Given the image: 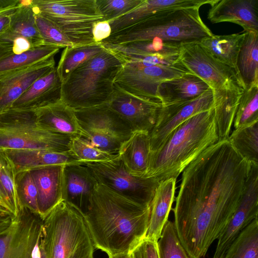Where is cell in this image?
Masks as SVG:
<instances>
[{
	"label": "cell",
	"mask_w": 258,
	"mask_h": 258,
	"mask_svg": "<svg viewBox=\"0 0 258 258\" xmlns=\"http://www.w3.org/2000/svg\"><path fill=\"white\" fill-rule=\"evenodd\" d=\"M157 244L160 258H191L181 243L171 221L165 223Z\"/></svg>",
	"instance_id": "f35d334b"
},
{
	"label": "cell",
	"mask_w": 258,
	"mask_h": 258,
	"mask_svg": "<svg viewBox=\"0 0 258 258\" xmlns=\"http://www.w3.org/2000/svg\"><path fill=\"white\" fill-rule=\"evenodd\" d=\"M244 33L212 36L201 41V45L215 58L235 70Z\"/></svg>",
	"instance_id": "1f68e13d"
},
{
	"label": "cell",
	"mask_w": 258,
	"mask_h": 258,
	"mask_svg": "<svg viewBox=\"0 0 258 258\" xmlns=\"http://www.w3.org/2000/svg\"><path fill=\"white\" fill-rule=\"evenodd\" d=\"M150 205L98 183L84 213L95 248L108 255L128 253L146 237Z\"/></svg>",
	"instance_id": "7a4b0ae2"
},
{
	"label": "cell",
	"mask_w": 258,
	"mask_h": 258,
	"mask_svg": "<svg viewBox=\"0 0 258 258\" xmlns=\"http://www.w3.org/2000/svg\"><path fill=\"white\" fill-rule=\"evenodd\" d=\"M40 240L46 258H94L95 247L84 213L67 201L43 220Z\"/></svg>",
	"instance_id": "8992f818"
},
{
	"label": "cell",
	"mask_w": 258,
	"mask_h": 258,
	"mask_svg": "<svg viewBox=\"0 0 258 258\" xmlns=\"http://www.w3.org/2000/svg\"><path fill=\"white\" fill-rule=\"evenodd\" d=\"M14 216L11 215L0 216V235L5 232L11 225Z\"/></svg>",
	"instance_id": "c3c4849f"
},
{
	"label": "cell",
	"mask_w": 258,
	"mask_h": 258,
	"mask_svg": "<svg viewBox=\"0 0 258 258\" xmlns=\"http://www.w3.org/2000/svg\"><path fill=\"white\" fill-rule=\"evenodd\" d=\"M212 2L213 0H143L134 10L109 22L111 34L160 12L178 9H200L202 6L210 5Z\"/></svg>",
	"instance_id": "4316f807"
},
{
	"label": "cell",
	"mask_w": 258,
	"mask_h": 258,
	"mask_svg": "<svg viewBox=\"0 0 258 258\" xmlns=\"http://www.w3.org/2000/svg\"><path fill=\"white\" fill-rule=\"evenodd\" d=\"M150 151L149 133L136 131L121 144L118 155L131 174L145 177L148 169Z\"/></svg>",
	"instance_id": "f546056e"
},
{
	"label": "cell",
	"mask_w": 258,
	"mask_h": 258,
	"mask_svg": "<svg viewBox=\"0 0 258 258\" xmlns=\"http://www.w3.org/2000/svg\"><path fill=\"white\" fill-rule=\"evenodd\" d=\"M61 48L43 44L20 54H12L0 60V74L23 69L54 56Z\"/></svg>",
	"instance_id": "e575fe53"
},
{
	"label": "cell",
	"mask_w": 258,
	"mask_h": 258,
	"mask_svg": "<svg viewBox=\"0 0 258 258\" xmlns=\"http://www.w3.org/2000/svg\"><path fill=\"white\" fill-rule=\"evenodd\" d=\"M17 172L12 160L0 148V196L14 217L19 211L16 191Z\"/></svg>",
	"instance_id": "836d02e7"
},
{
	"label": "cell",
	"mask_w": 258,
	"mask_h": 258,
	"mask_svg": "<svg viewBox=\"0 0 258 258\" xmlns=\"http://www.w3.org/2000/svg\"><path fill=\"white\" fill-rule=\"evenodd\" d=\"M123 64L117 54L105 48L77 68L62 83L61 100L74 110L107 103Z\"/></svg>",
	"instance_id": "5b68a950"
},
{
	"label": "cell",
	"mask_w": 258,
	"mask_h": 258,
	"mask_svg": "<svg viewBox=\"0 0 258 258\" xmlns=\"http://www.w3.org/2000/svg\"><path fill=\"white\" fill-rule=\"evenodd\" d=\"M34 12L56 25L74 46L96 43L94 25L104 21L96 0H31Z\"/></svg>",
	"instance_id": "ba28073f"
},
{
	"label": "cell",
	"mask_w": 258,
	"mask_h": 258,
	"mask_svg": "<svg viewBox=\"0 0 258 258\" xmlns=\"http://www.w3.org/2000/svg\"><path fill=\"white\" fill-rule=\"evenodd\" d=\"M208 19L213 24L231 22L245 31L258 32V0H213Z\"/></svg>",
	"instance_id": "d6986e66"
},
{
	"label": "cell",
	"mask_w": 258,
	"mask_h": 258,
	"mask_svg": "<svg viewBox=\"0 0 258 258\" xmlns=\"http://www.w3.org/2000/svg\"><path fill=\"white\" fill-rule=\"evenodd\" d=\"M65 166H46L29 170L37 188L39 215L43 220L54 207L64 201Z\"/></svg>",
	"instance_id": "ac0fdd59"
},
{
	"label": "cell",
	"mask_w": 258,
	"mask_h": 258,
	"mask_svg": "<svg viewBox=\"0 0 258 258\" xmlns=\"http://www.w3.org/2000/svg\"><path fill=\"white\" fill-rule=\"evenodd\" d=\"M32 111L38 124L47 130L70 137H87L74 110L61 100Z\"/></svg>",
	"instance_id": "7402d4cb"
},
{
	"label": "cell",
	"mask_w": 258,
	"mask_h": 258,
	"mask_svg": "<svg viewBox=\"0 0 258 258\" xmlns=\"http://www.w3.org/2000/svg\"><path fill=\"white\" fill-rule=\"evenodd\" d=\"M130 258H160L157 242L145 238L128 252Z\"/></svg>",
	"instance_id": "f6af8a7d"
},
{
	"label": "cell",
	"mask_w": 258,
	"mask_h": 258,
	"mask_svg": "<svg viewBox=\"0 0 258 258\" xmlns=\"http://www.w3.org/2000/svg\"><path fill=\"white\" fill-rule=\"evenodd\" d=\"M34 14L36 25L44 44L61 48L74 46L53 22L38 13Z\"/></svg>",
	"instance_id": "b9f144b4"
},
{
	"label": "cell",
	"mask_w": 258,
	"mask_h": 258,
	"mask_svg": "<svg viewBox=\"0 0 258 258\" xmlns=\"http://www.w3.org/2000/svg\"><path fill=\"white\" fill-rule=\"evenodd\" d=\"M20 0H0V36L9 28L11 17L17 9Z\"/></svg>",
	"instance_id": "bcb514c9"
},
{
	"label": "cell",
	"mask_w": 258,
	"mask_h": 258,
	"mask_svg": "<svg viewBox=\"0 0 258 258\" xmlns=\"http://www.w3.org/2000/svg\"><path fill=\"white\" fill-rule=\"evenodd\" d=\"M189 73L180 61L172 65L151 67L124 63L114 84L132 94L158 99L157 89L161 83Z\"/></svg>",
	"instance_id": "30bf717a"
},
{
	"label": "cell",
	"mask_w": 258,
	"mask_h": 258,
	"mask_svg": "<svg viewBox=\"0 0 258 258\" xmlns=\"http://www.w3.org/2000/svg\"><path fill=\"white\" fill-rule=\"evenodd\" d=\"M17 38L27 39L33 47L44 44L36 25L31 0L19 1L9 28L0 36V44L12 47V42Z\"/></svg>",
	"instance_id": "d4e9b609"
},
{
	"label": "cell",
	"mask_w": 258,
	"mask_h": 258,
	"mask_svg": "<svg viewBox=\"0 0 258 258\" xmlns=\"http://www.w3.org/2000/svg\"><path fill=\"white\" fill-rule=\"evenodd\" d=\"M105 48L117 54L124 63L148 66L161 58L179 61L180 46L157 40L137 41L122 45L101 42Z\"/></svg>",
	"instance_id": "e0dca14e"
},
{
	"label": "cell",
	"mask_w": 258,
	"mask_h": 258,
	"mask_svg": "<svg viewBox=\"0 0 258 258\" xmlns=\"http://www.w3.org/2000/svg\"><path fill=\"white\" fill-rule=\"evenodd\" d=\"M0 203L3 206V207L6 209L8 211H9L7 206L6 205V204H5V203L3 202L2 199L1 198V196H0ZM10 212V211H9Z\"/></svg>",
	"instance_id": "f5cc1de1"
},
{
	"label": "cell",
	"mask_w": 258,
	"mask_h": 258,
	"mask_svg": "<svg viewBox=\"0 0 258 258\" xmlns=\"http://www.w3.org/2000/svg\"><path fill=\"white\" fill-rule=\"evenodd\" d=\"M222 258H258L257 218L241 232Z\"/></svg>",
	"instance_id": "8d00e7d4"
},
{
	"label": "cell",
	"mask_w": 258,
	"mask_h": 258,
	"mask_svg": "<svg viewBox=\"0 0 258 258\" xmlns=\"http://www.w3.org/2000/svg\"><path fill=\"white\" fill-rule=\"evenodd\" d=\"M258 122V86L244 90L233 123L235 129Z\"/></svg>",
	"instance_id": "74e56055"
},
{
	"label": "cell",
	"mask_w": 258,
	"mask_h": 258,
	"mask_svg": "<svg viewBox=\"0 0 258 258\" xmlns=\"http://www.w3.org/2000/svg\"><path fill=\"white\" fill-rule=\"evenodd\" d=\"M82 164L90 169L98 183L146 205H150L159 183L153 177H139L131 174L118 155L108 161Z\"/></svg>",
	"instance_id": "9c48e42d"
},
{
	"label": "cell",
	"mask_w": 258,
	"mask_h": 258,
	"mask_svg": "<svg viewBox=\"0 0 258 258\" xmlns=\"http://www.w3.org/2000/svg\"><path fill=\"white\" fill-rule=\"evenodd\" d=\"M47 130L36 122L32 110L11 109L0 114V148L70 151L71 138Z\"/></svg>",
	"instance_id": "52a82bcc"
},
{
	"label": "cell",
	"mask_w": 258,
	"mask_h": 258,
	"mask_svg": "<svg viewBox=\"0 0 258 258\" xmlns=\"http://www.w3.org/2000/svg\"><path fill=\"white\" fill-rule=\"evenodd\" d=\"M235 71L244 90L258 86V32L244 33Z\"/></svg>",
	"instance_id": "4dcf8cb0"
},
{
	"label": "cell",
	"mask_w": 258,
	"mask_h": 258,
	"mask_svg": "<svg viewBox=\"0 0 258 258\" xmlns=\"http://www.w3.org/2000/svg\"><path fill=\"white\" fill-rule=\"evenodd\" d=\"M143 0H96L99 12L104 20L108 22L134 10Z\"/></svg>",
	"instance_id": "7bdbcfd3"
},
{
	"label": "cell",
	"mask_w": 258,
	"mask_h": 258,
	"mask_svg": "<svg viewBox=\"0 0 258 258\" xmlns=\"http://www.w3.org/2000/svg\"><path fill=\"white\" fill-rule=\"evenodd\" d=\"M108 258H130L128 253L108 255Z\"/></svg>",
	"instance_id": "f907efd6"
},
{
	"label": "cell",
	"mask_w": 258,
	"mask_h": 258,
	"mask_svg": "<svg viewBox=\"0 0 258 258\" xmlns=\"http://www.w3.org/2000/svg\"><path fill=\"white\" fill-rule=\"evenodd\" d=\"M111 28L109 23L101 21L96 23L92 29V35L94 41L99 43L108 38L111 34Z\"/></svg>",
	"instance_id": "7dc6e473"
},
{
	"label": "cell",
	"mask_w": 258,
	"mask_h": 258,
	"mask_svg": "<svg viewBox=\"0 0 258 258\" xmlns=\"http://www.w3.org/2000/svg\"><path fill=\"white\" fill-rule=\"evenodd\" d=\"M12 54H13L12 47L0 44V60Z\"/></svg>",
	"instance_id": "681fc988"
},
{
	"label": "cell",
	"mask_w": 258,
	"mask_h": 258,
	"mask_svg": "<svg viewBox=\"0 0 258 258\" xmlns=\"http://www.w3.org/2000/svg\"><path fill=\"white\" fill-rule=\"evenodd\" d=\"M4 150L13 162L17 173L46 166L82 164L71 150Z\"/></svg>",
	"instance_id": "83f0119b"
},
{
	"label": "cell",
	"mask_w": 258,
	"mask_h": 258,
	"mask_svg": "<svg viewBox=\"0 0 258 258\" xmlns=\"http://www.w3.org/2000/svg\"><path fill=\"white\" fill-rule=\"evenodd\" d=\"M251 163L228 140L207 148L182 172L173 222L191 258H204L235 211Z\"/></svg>",
	"instance_id": "6da1fadb"
},
{
	"label": "cell",
	"mask_w": 258,
	"mask_h": 258,
	"mask_svg": "<svg viewBox=\"0 0 258 258\" xmlns=\"http://www.w3.org/2000/svg\"><path fill=\"white\" fill-rule=\"evenodd\" d=\"M109 107L130 127L133 132L150 133L162 108L160 101L130 93L114 84Z\"/></svg>",
	"instance_id": "7c38bea8"
},
{
	"label": "cell",
	"mask_w": 258,
	"mask_h": 258,
	"mask_svg": "<svg viewBox=\"0 0 258 258\" xmlns=\"http://www.w3.org/2000/svg\"><path fill=\"white\" fill-rule=\"evenodd\" d=\"M85 139L94 146L106 152L118 153L122 142L116 137L101 131L86 130Z\"/></svg>",
	"instance_id": "ee69618b"
},
{
	"label": "cell",
	"mask_w": 258,
	"mask_h": 258,
	"mask_svg": "<svg viewBox=\"0 0 258 258\" xmlns=\"http://www.w3.org/2000/svg\"><path fill=\"white\" fill-rule=\"evenodd\" d=\"M213 107V94L210 88L199 97L184 102L162 106L150 135V152L155 151L178 125L192 116Z\"/></svg>",
	"instance_id": "9a60e30c"
},
{
	"label": "cell",
	"mask_w": 258,
	"mask_h": 258,
	"mask_svg": "<svg viewBox=\"0 0 258 258\" xmlns=\"http://www.w3.org/2000/svg\"><path fill=\"white\" fill-rule=\"evenodd\" d=\"M258 215V164L250 173L238 205L217 240L213 258H222L230 244Z\"/></svg>",
	"instance_id": "4fadbf2b"
},
{
	"label": "cell",
	"mask_w": 258,
	"mask_h": 258,
	"mask_svg": "<svg viewBox=\"0 0 258 258\" xmlns=\"http://www.w3.org/2000/svg\"><path fill=\"white\" fill-rule=\"evenodd\" d=\"M54 57L0 74V114L11 109L14 103L36 80L55 67Z\"/></svg>",
	"instance_id": "2e32d148"
},
{
	"label": "cell",
	"mask_w": 258,
	"mask_h": 258,
	"mask_svg": "<svg viewBox=\"0 0 258 258\" xmlns=\"http://www.w3.org/2000/svg\"><path fill=\"white\" fill-rule=\"evenodd\" d=\"M12 215L8 211H7L3 208H0V216H3V215Z\"/></svg>",
	"instance_id": "816d5d0a"
},
{
	"label": "cell",
	"mask_w": 258,
	"mask_h": 258,
	"mask_svg": "<svg viewBox=\"0 0 258 258\" xmlns=\"http://www.w3.org/2000/svg\"><path fill=\"white\" fill-rule=\"evenodd\" d=\"M218 142L213 107L199 112L178 125L163 144L150 152L145 177L159 182L176 178L207 148Z\"/></svg>",
	"instance_id": "3957f363"
},
{
	"label": "cell",
	"mask_w": 258,
	"mask_h": 258,
	"mask_svg": "<svg viewBox=\"0 0 258 258\" xmlns=\"http://www.w3.org/2000/svg\"><path fill=\"white\" fill-rule=\"evenodd\" d=\"M62 83L56 67L36 80L14 103L11 109L35 110L61 100Z\"/></svg>",
	"instance_id": "603a6c76"
},
{
	"label": "cell",
	"mask_w": 258,
	"mask_h": 258,
	"mask_svg": "<svg viewBox=\"0 0 258 258\" xmlns=\"http://www.w3.org/2000/svg\"><path fill=\"white\" fill-rule=\"evenodd\" d=\"M210 87L201 79L191 73L161 83L157 89V98L162 106L194 100Z\"/></svg>",
	"instance_id": "484cf974"
},
{
	"label": "cell",
	"mask_w": 258,
	"mask_h": 258,
	"mask_svg": "<svg viewBox=\"0 0 258 258\" xmlns=\"http://www.w3.org/2000/svg\"><path fill=\"white\" fill-rule=\"evenodd\" d=\"M212 91L218 141L228 140L244 89L238 78H236Z\"/></svg>",
	"instance_id": "ffe728a7"
},
{
	"label": "cell",
	"mask_w": 258,
	"mask_h": 258,
	"mask_svg": "<svg viewBox=\"0 0 258 258\" xmlns=\"http://www.w3.org/2000/svg\"><path fill=\"white\" fill-rule=\"evenodd\" d=\"M74 111L84 131L90 129L106 133L116 137L122 143L133 133L128 124L107 103Z\"/></svg>",
	"instance_id": "44dd1931"
},
{
	"label": "cell",
	"mask_w": 258,
	"mask_h": 258,
	"mask_svg": "<svg viewBox=\"0 0 258 258\" xmlns=\"http://www.w3.org/2000/svg\"><path fill=\"white\" fill-rule=\"evenodd\" d=\"M70 149L82 164L108 161L113 159L118 155V153L102 150L80 137L71 138Z\"/></svg>",
	"instance_id": "60d3db41"
},
{
	"label": "cell",
	"mask_w": 258,
	"mask_h": 258,
	"mask_svg": "<svg viewBox=\"0 0 258 258\" xmlns=\"http://www.w3.org/2000/svg\"><path fill=\"white\" fill-rule=\"evenodd\" d=\"M178 59L191 73L206 83L212 90L238 78L234 69L213 57L200 42L181 45Z\"/></svg>",
	"instance_id": "5bb4252c"
},
{
	"label": "cell",
	"mask_w": 258,
	"mask_h": 258,
	"mask_svg": "<svg viewBox=\"0 0 258 258\" xmlns=\"http://www.w3.org/2000/svg\"><path fill=\"white\" fill-rule=\"evenodd\" d=\"M176 179L171 178L159 182L150 203V213L146 238L157 242L168 220L175 201Z\"/></svg>",
	"instance_id": "f1b7e54d"
},
{
	"label": "cell",
	"mask_w": 258,
	"mask_h": 258,
	"mask_svg": "<svg viewBox=\"0 0 258 258\" xmlns=\"http://www.w3.org/2000/svg\"><path fill=\"white\" fill-rule=\"evenodd\" d=\"M105 49L100 42L64 48L56 67L61 83L64 82L77 68Z\"/></svg>",
	"instance_id": "d6a6232c"
},
{
	"label": "cell",
	"mask_w": 258,
	"mask_h": 258,
	"mask_svg": "<svg viewBox=\"0 0 258 258\" xmlns=\"http://www.w3.org/2000/svg\"><path fill=\"white\" fill-rule=\"evenodd\" d=\"M16 185L19 209L27 208L39 215L37 190L30 171L17 173Z\"/></svg>",
	"instance_id": "ab89813d"
},
{
	"label": "cell",
	"mask_w": 258,
	"mask_h": 258,
	"mask_svg": "<svg viewBox=\"0 0 258 258\" xmlns=\"http://www.w3.org/2000/svg\"><path fill=\"white\" fill-rule=\"evenodd\" d=\"M228 140L242 158L258 164V122L234 129Z\"/></svg>",
	"instance_id": "d590c367"
},
{
	"label": "cell",
	"mask_w": 258,
	"mask_h": 258,
	"mask_svg": "<svg viewBox=\"0 0 258 258\" xmlns=\"http://www.w3.org/2000/svg\"><path fill=\"white\" fill-rule=\"evenodd\" d=\"M42 224L38 214L20 208L9 228L0 235V258H32L41 236Z\"/></svg>",
	"instance_id": "8fae6325"
},
{
	"label": "cell",
	"mask_w": 258,
	"mask_h": 258,
	"mask_svg": "<svg viewBox=\"0 0 258 258\" xmlns=\"http://www.w3.org/2000/svg\"><path fill=\"white\" fill-rule=\"evenodd\" d=\"M0 208H3V209H5V210H7L6 209H5V208L3 207V206L1 203H0ZM7 211H8V210H7Z\"/></svg>",
	"instance_id": "db71d44e"
},
{
	"label": "cell",
	"mask_w": 258,
	"mask_h": 258,
	"mask_svg": "<svg viewBox=\"0 0 258 258\" xmlns=\"http://www.w3.org/2000/svg\"><path fill=\"white\" fill-rule=\"evenodd\" d=\"M98 182L84 164L66 165L64 168V197L84 213Z\"/></svg>",
	"instance_id": "cb8c5ba5"
},
{
	"label": "cell",
	"mask_w": 258,
	"mask_h": 258,
	"mask_svg": "<svg viewBox=\"0 0 258 258\" xmlns=\"http://www.w3.org/2000/svg\"><path fill=\"white\" fill-rule=\"evenodd\" d=\"M213 33L202 21L199 8L164 11L112 33L101 42L122 45L157 40L177 45L196 42Z\"/></svg>",
	"instance_id": "277c9868"
}]
</instances>
